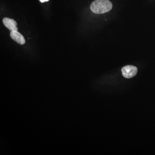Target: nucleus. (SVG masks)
<instances>
[{"label":"nucleus","mask_w":155,"mask_h":155,"mask_svg":"<svg viewBox=\"0 0 155 155\" xmlns=\"http://www.w3.org/2000/svg\"><path fill=\"white\" fill-rule=\"evenodd\" d=\"M138 71L137 67L132 65L126 66L121 69L122 75L127 78H131L135 76Z\"/></svg>","instance_id":"f03ea898"},{"label":"nucleus","mask_w":155,"mask_h":155,"mask_svg":"<svg viewBox=\"0 0 155 155\" xmlns=\"http://www.w3.org/2000/svg\"><path fill=\"white\" fill-rule=\"evenodd\" d=\"M112 3L109 0H96L92 3L91 9L96 14H103L112 9Z\"/></svg>","instance_id":"f257e3e1"},{"label":"nucleus","mask_w":155,"mask_h":155,"mask_svg":"<svg viewBox=\"0 0 155 155\" xmlns=\"http://www.w3.org/2000/svg\"><path fill=\"white\" fill-rule=\"evenodd\" d=\"M10 35L12 39L20 45H24L26 42L24 37L18 31H11Z\"/></svg>","instance_id":"20e7f679"},{"label":"nucleus","mask_w":155,"mask_h":155,"mask_svg":"<svg viewBox=\"0 0 155 155\" xmlns=\"http://www.w3.org/2000/svg\"><path fill=\"white\" fill-rule=\"evenodd\" d=\"M45 2L48 1H49V0H45Z\"/></svg>","instance_id":"423d86ee"},{"label":"nucleus","mask_w":155,"mask_h":155,"mask_svg":"<svg viewBox=\"0 0 155 155\" xmlns=\"http://www.w3.org/2000/svg\"><path fill=\"white\" fill-rule=\"evenodd\" d=\"M3 22L4 26L8 29L11 31H17V23L14 20L8 18H4L3 20Z\"/></svg>","instance_id":"7ed1b4c3"},{"label":"nucleus","mask_w":155,"mask_h":155,"mask_svg":"<svg viewBox=\"0 0 155 155\" xmlns=\"http://www.w3.org/2000/svg\"><path fill=\"white\" fill-rule=\"evenodd\" d=\"M40 1L41 3L45 2V0H40Z\"/></svg>","instance_id":"39448f33"}]
</instances>
